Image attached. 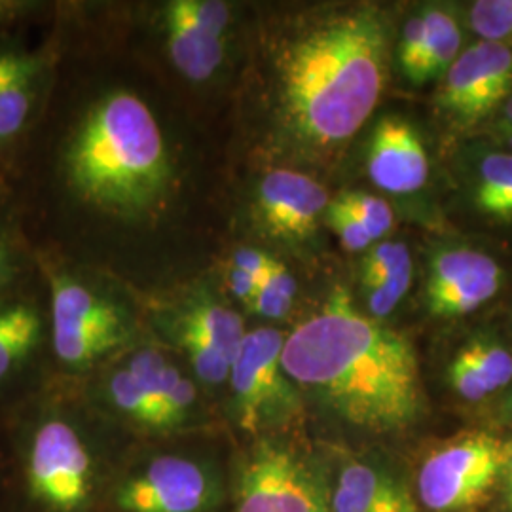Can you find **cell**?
Returning <instances> with one entry per match:
<instances>
[{"label":"cell","mask_w":512,"mask_h":512,"mask_svg":"<svg viewBox=\"0 0 512 512\" xmlns=\"http://www.w3.org/2000/svg\"><path fill=\"white\" fill-rule=\"evenodd\" d=\"M511 93V46L476 42L440 78L437 101L452 120L471 126L503 105Z\"/></svg>","instance_id":"cell-7"},{"label":"cell","mask_w":512,"mask_h":512,"mask_svg":"<svg viewBox=\"0 0 512 512\" xmlns=\"http://www.w3.org/2000/svg\"><path fill=\"white\" fill-rule=\"evenodd\" d=\"M425 35H427L425 18H423V12H420L404 23L401 38H399V46H397L399 67L403 71L404 78L412 84L420 69L421 57L425 50Z\"/></svg>","instance_id":"cell-32"},{"label":"cell","mask_w":512,"mask_h":512,"mask_svg":"<svg viewBox=\"0 0 512 512\" xmlns=\"http://www.w3.org/2000/svg\"><path fill=\"white\" fill-rule=\"evenodd\" d=\"M181 342H183V348L186 349V353L194 365V370L202 382L217 385L230 380L232 363L213 346H209L202 336L183 327Z\"/></svg>","instance_id":"cell-28"},{"label":"cell","mask_w":512,"mask_h":512,"mask_svg":"<svg viewBox=\"0 0 512 512\" xmlns=\"http://www.w3.org/2000/svg\"><path fill=\"white\" fill-rule=\"evenodd\" d=\"M167 12L211 37L224 38L230 25L228 6L215 0H177L167 6Z\"/></svg>","instance_id":"cell-27"},{"label":"cell","mask_w":512,"mask_h":512,"mask_svg":"<svg viewBox=\"0 0 512 512\" xmlns=\"http://www.w3.org/2000/svg\"><path fill=\"white\" fill-rule=\"evenodd\" d=\"M238 512H327L310 471L289 452L262 446L247 463Z\"/></svg>","instance_id":"cell-11"},{"label":"cell","mask_w":512,"mask_h":512,"mask_svg":"<svg viewBox=\"0 0 512 512\" xmlns=\"http://www.w3.org/2000/svg\"><path fill=\"white\" fill-rule=\"evenodd\" d=\"M325 220L336 234V238L340 239L342 247L349 253H363L374 245V239L370 238L365 226L338 200L329 203L325 211Z\"/></svg>","instance_id":"cell-30"},{"label":"cell","mask_w":512,"mask_h":512,"mask_svg":"<svg viewBox=\"0 0 512 512\" xmlns=\"http://www.w3.org/2000/svg\"><path fill=\"white\" fill-rule=\"evenodd\" d=\"M10 293L0 296V384L31 359L44 336L37 302Z\"/></svg>","instance_id":"cell-16"},{"label":"cell","mask_w":512,"mask_h":512,"mask_svg":"<svg viewBox=\"0 0 512 512\" xmlns=\"http://www.w3.org/2000/svg\"><path fill=\"white\" fill-rule=\"evenodd\" d=\"M21 274L19 251L10 230L0 224V296L10 293Z\"/></svg>","instance_id":"cell-33"},{"label":"cell","mask_w":512,"mask_h":512,"mask_svg":"<svg viewBox=\"0 0 512 512\" xmlns=\"http://www.w3.org/2000/svg\"><path fill=\"white\" fill-rule=\"evenodd\" d=\"M294 296L296 279L281 262H277L270 275L260 283L249 308L266 319H283L293 308Z\"/></svg>","instance_id":"cell-22"},{"label":"cell","mask_w":512,"mask_h":512,"mask_svg":"<svg viewBox=\"0 0 512 512\" xmlns=\"http://www.w3.org/2000/svg\"><path fill=\"white\" fill-rule=\"evenodd\" d=\"M459 355L475 368L480 382L492 395L512 382V353L494 340L478 338L459 349Z\"/></svg>","instance_id":"cell-21"},{"label":"cell","mask_w":512,"mask_h":512,"mask_svg":"<svg viewBox=\"0 0 512 512\" xmlns=\"http://www.w3.org/2000/svg\"><path fill=\"white\" fill-rule=\"evenodd\" d=\"M507 408H509V412H511L512 416V395L509 397V401H507Z\"/></svg>","instance_id":"cell-40"},{"label":"cell","mask_w":512,"mask_h":512,"mask_svg":"<svg viewBox=\"0 0 512 512\" xmlns=\"http://www.w3.org/2000/svg\"><path fill=\"white\" fill-rule=\"evenodd\" d=\"M507 505L512 511V442H503V458H501V478Z\"/></svg>","instance_id":"cell-37"},{"label":"cell","mask_w":512,"mask_h":512,"mask_svg":"<svg viewBox=\"0 0 512 512\" xmlns=\"http://www.w3.org/2000/svg\"><path fill=\"white\" fill-rule=\"evenodd\" d=\"M503 279V270L492 256L467 247L444 249L429 262L427 308L442 319L469 315L494 300Z\"/></svg>","instance_id":"cell-10"},{"label":"cell","mask_w":512,"mask_h":512,"mask_svg":"<svg viewBox=\"0 0 512 512\" xmlns=\"http://www.w3.org/2000/svg\"><path fill=\"white\" fill-rule=\"evenodd\" d=\"M503 122H505V128L509 129V133L512 131V93L505 99L503 103Z\"/></svg>","instance_id":"cell-38"},{"label":"cell","mask_w":512,"mask_h":512,"mask_svg":"<svg viewBox=\"0 0 512 512\" xmlns=\"http://www.w3.org/2000/svg\"><path fill=\"white\" fill-rule=\"evenodd\" d=\"M336 200L365 226L374 241L385 238L395 226V213L391 205L378 196L366 192H346Z\"/></svg>","instance_id":"cell-25"},{"label":"cell","mask_w":512,"mask_h":512,"mask_svg":"<svg viewBox=\"0 0 512 512\" xmlns=\"http://www.w3.org/2000/svg\"><path fill=\"white\" fill-rule=\"evenodd\" d=\"M31 492L57 512L80 509L92 492V458L69 423L44 421L29 452Z\"/></svg>","instance_id":"cell-6"},{"label":"cell","mask_w":512,"mask_h":512,"mask_svg":"<svg viewBox=\"0 0 512 512\" xmlns=\"http://www.w3.org/2000/svg\"><path fill=\"white\" fill-rule=\"evenodd\" d=\"M471 194L480 213L512 222V152H490L480 158Z\"/></svg>","instance_id":"cell-19"},{"label":"cell","mask_w":512,"mask_h":512,"mask_svg":"<svg viewBox=\"0 0 512 512\" xmlns=\"http://www.w3.org/2000/svg\"><path fill=\"white\" fill-rule=\"evenodd\" d=\"M503 442L473 433L433 450L421 465L418 492L433 512H458L482 503L501 478Z\"/></svg>","instance_id":"cell-4"},{"label":"cell","mask_w":512,"mask_h":512,"mask_svg":"<svg viewBox=\"0 0 512 512\" xmlns=\"http://www.w3.org/2000/svg\"><path fill=\"white\" fill-rule=\"evenodd\" d=\"M217 497V478L205 465L164 456L124 482L116 503L124 512H205Z\"/></svg>","instance_id":"cell-8"},{"label":"cell","mask_w":512,"mask_h":512,"mask_svg":"<svg viewBox=\"0 0 512 512\" xmlns=\"http://www.w3.org/2000/svg\"><path fill=\"white\" fill-rule=\"evenodd\" d=\"M109 395L114 406L129 418L148 427H158L156 404L147 389L131 376L128 368L110 378Z\"/></svg>","instance_id":"cell-23"},{"label":"cell","mask_w":512,"mask_h":512,"mask_svg":"<svg viewBox=\"0 0 512 512\" xmlns=\"http://www.w3.org/2000/svg\"><path fill=\"white\" fill-rule=\"evenodd\" d=\"M507 145H509V147H511V152H512V131H511V133H509V137H507Z\"/></svg>","instance_id":"cell-39"},{"label":"cell","mask_w":512,"mask_h":512,"mask_svg":"<svg viewBox=\"0 0 512 512\" xmlns=\"http://www.w3.org/2000/svg\"><path fill=\"white\" fill-rule=\"evenodd\" d=\"M471 27L482 42L512 40V0H478L469 12Z\"/></svg>","instance_id":"cell-26"},{"label":"cell","mask_w":512,"mask_h":512,"mask_svg":"<svg viewBox=\"0 0 512 512\" xmlns=\"http://www.w3.org/2000/svg\"><path fill=\"white\" fill-rule=\"evenodd\" d=\"M35 8L37 4L25 0H0V25L14 23L19 18L31 14Z\"/></svg>","instance_id":"cell-36"},{"label":"cell","mask_w":512,"mask_h":512,"mask_svg":"<svg viewBox=\"0 0 512 512\" xmlns=\"http://www.w3.org/2000/svg\"><path fill=\"white\" fill-rule=\"evenodd\" d=\"M48 279L52 340L55 355L63 365H88L124 342L128 325L114 304L69 275L50 272Z\"/></svg>","instance_id":"cell-5"},{"label":"cell","mask_w":512,"mask_h":512,"mask_svg":"<svg viewBox=\"0 0 512 512\" xmlns=\"http://www.w3.org/2000/svg\"><path fill=\"white\" fill-rule=\"evenodd\" d=\"M425 50L414 86L442 78L461 54V29L458 19L440 8H425Z\"/></svg>","instance_id":"cell-18"},{"label":"cell","mask_w":512,"mask_h":512,"mask_svg":"<svg viewBox=\"0 0 512 512\" xmlns=\"http://www.w3.org/2000/svg\"><path fill=\"white\" fill-rule=\"evenodd\" d=\"M277 266V260L258 249L243 247L232 255V268L241 270L245 274L253 275L256 281H264L270 272Z\"/></svg>","instance_id":"cell-34"},{"label":"cell","mask_w":512,"mask_h":512,"mask_svg":"<svg viewBox=\"0 0 512 512\" xmlns=\"http://www.w3.org/2000/svg\"><path fill=\"white\" fill-rule=\"evenodd\" d=\"M406 272H412V256L408 247L399 241H384L366 251L361 281L365 287H370Z\"/></svg>","instance_id":"cell-24"},{"label":"cell","mask_w":512,"mask_h":512,"mask_svg":"<svg viewBox=\"0 0 512 512\" xmlns=\"http://www.w3.org/2000/svg\"><path fill=\"white\" fill-rule=\"evenodd\" d=\"M366 169L370 181L391 194H414L429 179V158L420 135L403 118L387 116L374 129Z\"/></svg>","instance_id":"cell-13"},{"label":"cell","mask_w":512,"mask_h":512,"mask_svg":"<svg viewBox=\"0 0 512 512\" xmlns=\"http://www.w3.org/2000/svg\"><path fill=\"white\" fill-rule=\"evenodd\" d=\"M184 329L196 332L203 340L222 353L230 363L238 357L245 338V325L238 313L220 304H200L184 317Z\"/></svg>","instance_id":"cell-20"},{"label":"cell","mask_w":512,"mask_h":512,"mask_svg":"<svg viewBox=\"0 0 512 512\" xmlns=\"http://www.w3.org/2000/svg\"><path fill=\"white\" fill-rule=\"evenodd\" d=\"M410 285H412V272H406V274L389 277L376 285L365 287L368 315L376 321H382L387 315H391L397 310L406 293L410 291Z\"/></svg>","instance_id":"cell-31"},{"label":"cell","mask_w":512,"mask_h":512,"mask_svg":"<svg viewBox=\"0 0 512 512\" xmlns=\"http://www.w3.org/2000/svg\"><path fill=\"white\" fill-rule=\"evenodd\" d=\"M385 71L387 33L376 10H353L313 27L281 67L291 128L317 147L346 143L376 109Z\"/></svg>","instance_id":"cell-2"},{"label":"cell","mask_w":512,"mask_h":512,"mask_svg":"<svg viewBox=\"0 0 512 512\" xmlns=\"http://www.w3.org/2000/svg\"><path fill=\"white\" fill-rule=\"evenodd\" d=\"M196 401V389L190 380L171 366L167 372L164 393L160 399V429L173 427L186 418V412L192 408Z\"/></svg>","instance_id":"cell-29"},{"label":"cell","mask_w":512,"mask_h":512,"mask_svg":"<svg viewBox=\"0 0 512 512\" xmlns=\"http://www.w3.org/2000/svg\"><path fill=\"white\" fill-rule=\"evenodd\" d=\"M167 48L171 61L188 80L202 82L219 71L224 61V38L211 37L167 12Z\"/></svg>","instance_id":"cell-17"},{"label":"cell","mask_w":512,"mask_h":512,"mask_svg":"<svg viewBox=\"0 0 512 512\" xmlns=\"http://www.w3.org/2000/svg\"><path fill=\"white\" fill-rule=\"evenodd\" d=\"M281 365L355 427L391 433L420 418L423 387L412 344L357 310L344 289L285 338Z\"/></svg>","instance_id":"cell-1"},{"label":"cell","mask_w":512,"mask_h":512,"mask_svg":"<svg viewBox=\"0 0 512 512\" xmlns=\"http://www.w3.org/2000/svg\"><path fill=\"white\" fill-rule=\"evenodd\" d=\"M323 184L291 169H274L258 184L256 207L266 230L279 239H306L329 207Z\"/></svg>","instance_id":"cell-12"},{"label":"cell","mask_w":512,"mask_h":512,"mask_svg":"<svg viewBox=\"0 0 512 512\" xmlns=\"http://www.w3.org/2000/svg\"><path fill=\"white\" fill-rule=\"evenodd\" d=\"M74 190L103 209L137 213L156 202L169 177L164 135L133 93L95 105L67 150Z\"/></svg>","instance_id":"cell-3"},{"label":"cell","mask_w":512,"mask_h":512,"mask_svg":"<svg viewBox=\"0 0 512 512\" xmlns=\"http://www.w3.org/2000/svg\"><path fill=\"white\" fill-rule=\"evenodd\" d=\"M285 338L279 330L247 332L238 357L230 368V382L238 406L239 423L256 431L262 423L287 403L285 372L281 355Z\"/></svg>","instance_id":"cell-9"},{"label":"cell","mask_w":512,"mask_h":512,"mask_svg":"<svg viewBox=\"0 0 512 512\" xmlns=\"http://www.w3.org/2000/svg\"><path fill=\"white\" fill-rule=\"evenodd\" d=\"M332 512H418L403 484L368 463H349L338 476Z\"/></svg>","instance_id":"cell-14"},{"label":"cell","mask_w":512,"mask_h":512,"mask_svg":"<svg viewBox=\"0 0 512 512\" xmlns=\"http://www.w3.org/2000/svg\"><path fill=\"white\" fill-rule=\"evenodd\" d=\"M40 61L19 48L0 46V147L27 129L38 93Z\"/></svg>","instance_id":"cell-15"},{"label":"cell","mask_w":512,"mask_h":512,"mask_svg":"<svg viewBox=\"0 0 512 512\" xmlns=\"http://www.w3.org/2000/svg\"><path fill=\"white\" fill-rule=\"evenodd\" d=\"M228 287H230V291L238 300L245 302L249 306L251 300L255 298L258 287H260V281H256L253 275L245 274V272L236 270V268H230Z\"/></svg>","instance_id":"cell-35"}]
</instances>
